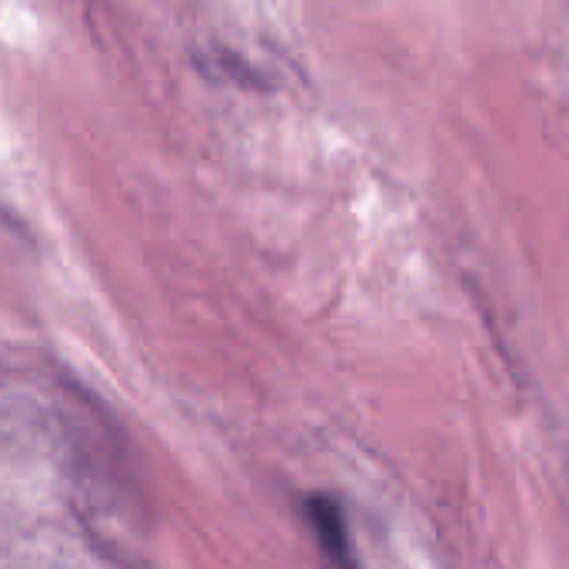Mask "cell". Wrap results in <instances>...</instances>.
Wrapping results in <instances>:
<instances>
[{"label":"cell","instance_id":"1","mask_svg":"<svg viewBox=\"0 0 569 569\" xmlns=\"http://www.w3.org/2000/svg\"><path fill=\"white\" fill-rule=\"evenodd\" d=\"M310 520H313V530L320 533L323 550L333 560H343V553H347V533H343V517H340L337 503L333 500H323V497L310 500Z\"/></svg>","mask_w":569,"mask_h":569}]
</instances>
